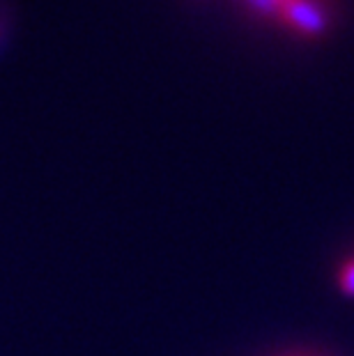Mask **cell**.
Listing matches in <instances>:
<instances>
[{"label": "cell", "instance_id": "cell-1", "mask_svg": "<svg viewBox=\"0 0 354 356\" xmlns=\"http://www.w3.org/2000/svg\"><path fill=\"white\" fill-rule=\"evenodd\" d=\"M262 14L295 33L313 35L325 28L327 14L320 0H251Z\"/></svg>", "mask_w": 354, "mask_h": 356}, {"label": "cell", "instance_id": "cell-2", "mask_svg": "<svg viewBox=\"0 0 354 356\" xmlns=\"http://www.w3.org/2000/svg\"><path fill=\"white\" fill-rule=\"evenodd\" d=\"M341 287H343L345 292L354 294V260H350L341 269Z\"/></svg>", "mask_w": 354, "mask_h": 356}]
</instances>
